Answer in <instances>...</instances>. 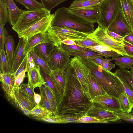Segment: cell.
Instances as JSON below:
<instances>
[{
    "mask_svg": "<svg viewBox=\"0 0 133 133\" xmlns=\"http://www.w3.org/2000/svg\"><path fill=\"white\" fill-rule=\"evenodd\" d=\"M65 76L64 90L56 114L79 118L87 115L94 104L93 100L88 93L82 91L79 80L70 65L65 71Z\"/></svg>",
    "mask_w": 133,
    "mask_h": 133,
    "instance_id": "6da1fadb",
    "label": "cell"
},
{
    "mask_svg": "<svg viewBox=\"0 0 133 133\" xmlns=\"http://www.w3.org/2000/svg\"><path fill=\"white\" fill-rule=\"evenodd\" d=\"M83 63L89 69L92 78L110 95L117 98L124 91L120 79L114 73L108 71L89 58H81Z\"/></svg>",
    "mask_w": 133,
    "mask_h": 133,
    "instance_id": "7a4b0ae2",
    "label": "cell"
},
{
    "mask_svg": "<svg viewBox=\"0 0 133 133\" xmlns=\"http://www.w3.org/2000/svg\"><path fill=\"white\" fill-rule=\"evenodd\" d=\"M52 26L68 28L81 32L90 34L94 31V23L84 21L70 13L64 7L55 12L51 22Z\"/></svg>",
    "mask_w": 133,
    "mask_h": 133,
    "instance_id": "3957f363",
    "label": "cell"
},
{
    "mask_svg": "<svg viewBox=\"0 0 133 133\" xmlns=\"http://www.w3.org/2000/svg\"><path fill=\"white\" fill-rule=\"evenodd\" d=\"M54 46L61 47L62 41L67 39L75 40H82L89 38L90 34L77 31L65 27L50 26L47 31Z\"/></svg>",
    "mask_w": 133,
    "mask_h": 133,
    "instance_id": "277c9868",
    "label": "cell"
},
{
    "mask_svg": "<svg viewBox=\"0 0 133 133\" xmlns=\"http://www.w3.org/2000/svg\"><path fill=\"white\" fill-rule=\"evenodd\" d=\"M97 6L99 12L98 23L107 29L121 7L120 0H102Z\"/></svg>",
    "mask_w": 133,
    "mask_h": 133,
    "instance_id": "5b68a950",
    "label": "cell"
},
{
    "mask_svg": "<svg viewBox=\"0 0 133 133\" xmlns=\"http://www.w3.org/2000/svg\"><path fill=\"white\" fill-rule=\"evenodd\" d=\"M50 12L43 8L33 11L25 10L12 29L18 34L51 14Z\"/></svg>",
    "mask_w": 133,
    "mask_h": 133,
    "instance_id": "8992f818",
    "label": "cell"
},
{
    "mask_svg": "<svg viewBox=\"0 0 133 133\" xmlns=\"http://www.w3.org/2000/svg\"><path fill=\"white\" fill-rule=\"evenodd\" d=\"M107 30L98 24L94 31L89 34V37L102 44L109 46L122 56H128L124 50L125 44L124 42L117 41L112 38L107 34Z\"/></svg>",
    "mask_w": 133,
    "mask_h": 133,
    "instance_id": "52a82bcc",
    "label": "cell"
},
{
    "mask_svg": "<svg viewBox=\"0 0 133 133\" xmlns=\"http://www.w3.org/2000/svg\"><path fill=\"white\" fill-rule=\"evenodd\" d=\"M70 57L69 53L61 47L55 46L47 62L52 70L64 71L70 65Z\"/></svg>",
    "mask_w": 133,
    "mask_h": 133,
    "instance_id": "ba28073f",
    "label": "cell"
},
{
    "mask_svg": "<svg viewBox=\"0 0 133 133\" xmlns=\"http://www.w3.org/2000/svg\"><path fill=\"white\" fill-rule=\"evenodd\" d=\"M70 65L79 80L81 89L84 92L88 93L89 80L88 74L89 69L82 62L79 57H74L71 58Z\"/></svg>",
    "mask_w": 133,
    "mask_h": 133,
    "instance_id": "9c48e42d",
    "label": "cell"
},
{
    "mask_svg": "<svg viewBox=\"0 0 133 133\" xmlns=\"http://www.w3.org/2000/svg\"><path fill=\"white\" fill-rule=\"evenodd\" d=\"M54 14H50L29 27L18 34L19 38H27L29 39L34 35L40 33L47 32L51 26Z\"/></svg>",
    "mask_w": 133,
    "mask_h": 133,
    "instance_id": "30bf717a",
    "label": "cell"
},
{
    "mask_svg": "<svg viewBox=\"0 0 133 133\" xmlns=\"http://www.w3.org/2000/svg\"><path fill=\"white\" fill-rule=\"evenodd\" d=\"M87 115L98 119L101 123H107L110 122L121 121L119 117L114 112L107 110L95 103H94Z\"/></svg>",
    "mask_w": 133,
    "mask_h": 133,
    "instance_id": "8fae6325",
    "label": "cell"
},
{
    "mask_svg": "<svg viewBox=\"0 0 133 133\" xmlns=\"http://www.w3.org/2000/svg\"><path fill=\"white\" fill-rule=\"evenodd\" d=\"M107 30L124 37L133 31L125 18L121 6L115 18Z\"/></svg>",
    "mask_w": 133,
    "mask_h": 133,
    "instance_id": "7c38bea8",
    "label": "cell"
},
{
    "mask_svg": "<svg viewBox=\"0 0 133 133\" xmlns=\"http://www.w3.org/2000/svg\"><path fill=\"white\" fill-rule=\"evenodd\" d=\"M68 10L71 13L86 22L93 23H98L99 18V10L97 6Z\"/></svg>",
    "mask_w": 133,
    "mask_h": 133,
    "instance_id": "4fadbf2b",
    "label": "cell"
},
{
    "mask_svg": "<svg viewBox=\"0 0 133 133\" xmlns=\"http://www.w3.org/2000/svg\"><path fill=\"white\" fill-rule=\"evenodd\" d=\"M10 101L14 105H19L30 111L37 105L19 87H15Z\"/></svg>",
    "mask_w": 133,
    "mask_h": 133,
    "instance_id": "5bb4252c",
    "label": "cell"
},
{
    "mask_svg": "<svg viewBox=\"0 0 133 133\" xmlns=\"http://www.w3.org/2000/svg\"><path fill=\"white\" fill-rule=\"evenodd\" d=\"M28 40L27 38H19L15 50L10 74H13L16 71L27 54L26 49Z\"/></svg>",
    "mask_w": 133,
    "mask_h": 133,
    "instance_id": "9a60e30c",
    "label": "cell"
},
{
    "mask_svg": "<svg viewBox=\"0 0 133 133\" xmlns=\"http://www.w3.org/2000/svg\"><path fill=\"white\" fill-rule=\"evenodd\" d=\"M92 100L94 103L98 104L108 110L114 112L121 111L118 98L107 93L95 97Z\"/></svg>",
    "mask_w": 133,
    "mask_h": 133,
    "instance_id": "2e32d148",
    "label": "cell"
},
{
    "mask_svg": "<svg viewBox=\"0 0 133 133\" xmlns=\"http://www.w3.org/2000/svg\"><path fill=\"white\" fill-rule=\"evenodd\" d=\"M28 86L34 90L37 87H41L46 84V82L42 75L40 67L38 65L35 68L27 72Z\"/></svg>",
    "mask_w": 133,
    "mask_h": 133,
    "instance_id": "e0dca14e",
    "label": "cell"
},
{
    "mask_svg": "<svg viewBox=\"0 0 133 133\" xmlns=\"http://www.w3.org/2000/svg\"><path fill=\"white\" fill-rule=\"evenodd\" d=\"M15 78L13 74H3L0 72V79L2 89L4 91L6 98L10 101L15 87Z\"/></svg>",
    "mask_w": 133,
    "mask_h": 133,
    "instance_id": "ac0fdd59",
    "label": "cell"
},
{
    "mask_svg": "<svg viewBox=\"0 0 133 133\" xmlns=\"http://www.w3.org/2000/svg\"><path fill=\"white\" fill-rule=\"evenodd\" d=\"M40 72L46 82L45 84L54 96L58 107L62 100V95L51 74L46 72L41 68Z\"/></svg>",
    "mask_w": 133,
    "mask_h": 133,
    "instance_id": "d6986e66",
    "label": "cell"
},
{
    "mask_svg": "<svg viewBox=\"0 0 133 133\" xmlns=\"http://www.w3.org/2000/svg\"><path fill=\"white\" fill-rule=\"evenodd\" d=\"M48 42H52L47 32L36 34L29 39L26 49V52L28 53L33 51L36 46L41 44Z\"/></svg>",
    "mask_w": 133,
    "mask_h": 133,
    "instance_id": "ffe728a7",
    "label": "cell"
},
{
    "mask_svg": "<svg viewBox=\"0 0 133 133\" xmlns=\"http://www.w3.org/2000/svg\"><path fill=\"white\" fill-rule=\"evenodd\" d=\"M6 4L8 13V21L13 26L25 10L18 8L13 0H7Z\"/></svg>",
    "mask_w": 133,
    "mask_h": 133,
    "instance_id": "44dd1931",
    "label": "cell"
},
{
    "mask_svg": "<svg viewBox=\"0 0 133 133\" xmlns=\"http://www.w3.org/2000/svg\"><path fill=\"white\" fill-rule=\"evenodd\" d=\"M55 47L52 42H45L36 46L33 51L47 62L54 50Z\"/></svg>",
    "mask_w": 133,
    "mask_h": 133,
    "instance_id": "7402d4cb",
    "label": "cell"
},
{
    "mask_svg": "<svg viewBox=\"0 0 133 133\" xmlns=\"http://www.w3.org/2000/svg\"><path fill=\"white\" fill-rule=\"evenodd\" d=\"M121 6L125 18L133 31V0H120Z\"/></svg>",
    "mask_w": 133,
    "mask_h": 133,
    "instance_id": "603a6c76",
    "label": "cell"
},
{
    "mask_svg": "<svg viewBox=\"0 0 133 133\" xmlns=\"http://www.w3.org/2000/svg\"><path fill=\"white\" fill-rule=\"evenodd\" d=\"M87 48L105 56L106 58H108L109 57H116L121 56L111 48L104 44L89 47Z\"/></svg>",
    "mask_w": 133,
    "mask_h": 133,
    "instance_id": "cb8c5ba5",
    "label": "cell"
},
{
    "mask_svg": "<svg viewBox=\"0 0 133 133\" xmlns=\"http://www.w3.org/2000/svg\"><path fill=\"white\" fill-rule=\"evenodd\" d=\"M89 80L88 92L93 100L95 97L105 94V91L91 76L88 74Z\"/></svg>",
    "mask_w": 133,
    "mask_h": 133,
    "instance_id": "d4e9b609",
    "label": "cell"
},
{
    "mask_svg": "<svg viewBox=\"0 0 133 133\" xmlns=\"http://www.w3.org/2000/svg\"><path fill=\"white\" fill-rule=\"evenodd\" d=\"M5 46L10 72L13 64L15 52L14 40L11 35H8L7 37L5 42Z\"/></svg>",
    "mask_w": 133,
    "mask_h": 133,
    "instance_id": "484cf974",
    "label": "cell"
},
{
    "mask_svg": "<svg viewBox=\"0 0 133 133\" xmlns=\"http://www.w3.org/2000/svg\"><path fill=\"white\" fill-rule=\"evenodd\" d=\"M114 73L133 92V76L129 71L119 68L116 69Z\"/></svg>",
    "mask_w": 133,
    "mask_h": 133,
    "instance_id": "4316f807",
    "label": "cell"
},
{
    "mask_svg": "<svg viewBox=\"0 0 133 133\" xmlns=\"http://www.w3.org/2000/svg\"><path fill=\"white\" fill-rule=\"evenodd\" d=\"M102 0H74L68 10L97 6Z\"/></svg>",
    "mask_w": 133,
    "mask_h": 133,
    "instance_id": "83f0119b",
    "label": "cell"
},
{
    "mask_svg": "<svg viewBox=\"0 0 133 133\" xmlns=\"http://www.w3.org/2000/svg\"><path fill=\"white\" fill-rule=\"evenodd\" d=\"M121 111L126 112H130L133 108V103L124 90L117 98Z\"/></svg>",
    "mask_w": 133,
    "mask_h": 133,
    "instance_id": "f1b7e54d",
    "label": "cell"
},
{
    "mask_svg": "<svg viewBox=\"0 0 133 133\" xmlns=\"http://www.w3.org/2000/svg\"><path fill=\"white\" fill-rule=\"evenodd\" d=\"M65 71L52 70L51 74L62 96L65 86Z\"/></svg>",
    "mask_w": 133,
    "mask_h": 133,
    "instance_id": "f546056e",
    "label": "cell"
},
{
    "mask_svg": "<svg viewBox=\"0 0 133 133\" xmlns=\"http://www.w3.org/2000/svg\"><path fill=\"white\" fill-rule=\"evenodd\" d=\"M112 59L120 68L131 69L133 66V57L123 56L116 57H112Z\"/></svg>",
    "mask_w": 133,
    "mask_h": 133,
    "instance_id": "4dcf8cb0",
    "label": "cell"
},
{
    "mask_svg": "<svg viewBox=\"0 0 133 133\" xmlns=\"http://www.w3.org/2000/svg\"><path fill=\"white\" fill-rule=\"evenodd\" d=\"M30 112L31 115L39 120L53 114L40 104H37Z\"/></svg>",
    "mask_w": 133,
    "mask_h": 133,
    "instance_id": "1f68e13d",
    "label": "cell"
},
{
    "mask_svg": "<svg viewBox=\"0 0 133 133\" xmlns=\"http://www.w3.org/2000/svg\"><path fill=\"white\" fill-rule=\"evenodd\" d=\"M25 6L29 11H33L43 8L41 3L36 0H15Z\"/></svg>",
    "mask_w": 133,
    "mask_h": 133,
    "instance_id": "d6a6232c",
    "label": "cell"
},
{
    "mask_svg": "<svg viewBox=\"0 0 133 133\" xmlns=\"http://www.w3.org/2000/svg\"><path fill=\"white\" fill-rule=\"evenodd\" d=\"M39 88L41 96V100L39 104L54 114V112L52 106L46 95L45 84L43 85Z\"/></svg>",
    "mask_w": 133,
    "mask_h": 133,
    "instance_id": "836d02e7",
    "label": "cell"
},
{
    "mask_svg": "<svg viewBox=\"0 0 133 133\" xmlns=\"http://www.w3.org/2000/svg\"><path fill=\"white\" fill-rule=\"evenodd\" d=\"M69 54L70 57H79L81 58H90L101 56L99 54L88 49L84 50L70 52Z\"/></svg>",
    "mask_w": 133,
    "mask_h": 133,
    "instance_id": "e575fe53",
    "label": "cell"
},
{
    "mask_svg": "<svg viewBox=\"0 0 133 133\" xmlns=\"http://www.w3.org/2000/svg\"><path fill=\"white\" fill-rule=\"evenodd\" d=\"M0 72L3 74L10 73L9 63L4 50H0Z\"/></svg>",
    "mask_w": 133,
    "mask_h": 133,
    "instance_id": "d590c367",
    "label": "cell"
},
{
    "mask_svg": "<svg viewBox=\"0 0 133 133\" xmlns=\"http://www.w3.org/2000/svg\"><path fill=\"white\" fill-rule=\"evenodd\" d=\"M29 52L33 57L36 65H39L41 68L46 72L51 74L52 70L45 60L37 55L33 51Z\"/></svg>",
    "mask_w": 133,
    "mask_h": 133,
    "instance_id": "8d00e7d4",
    "label": "cell"
},
{
    "mask_svg": "<svg viewBox=\"0 0 133 133\" xmlns=\"http://www.w3.org/2000/svg\"><path fill=\"white\" fill-rule=\"evenodd\" d=\"M8 19V13L6 3L0 0V24L4 26Z\"/></svg>",
    "mask_w": 133,
    "mask_h": 133,
    "instance_id": "74e56055",
    "label": "cell"
},
{
    "mask_svg": "<svg viewBox=\"0 0 133 133\" xmlns=\"http://www.w3.org/2000/svg\"><path fill=\"white\" fill-rule=\"evenodd\" d=\"M43 8L50 11L61 3L69 0H40Z\"/></svg>",
    "mask_w": 133,
    "mask_h": 133,
    "instance_id": "f35d334b",
    "label": "cell"
},
{
    "mask_svg": "<svg viewBox=\"0 0 133 133\" xmlns=\"http://www.w3.org/2000/svg\"><path fill=\"white\" fill-rule=\"evenodd\" d=\"M75 41L76 44L87 48L89 47L102 44L95 40L90 38L87 39Z\"/></svg>",
    "mask_w": 133,
    "mask_h": 133,
    "instance_id": "ab89813d",
    "label": "cell"
},
{
    "mask_svg": "<svg viewBox=\"0 0 133 133\" xmlns=\"http://www.w3.org/2000/svg\"><path fill=\"white\" fill-rule=\"evenodd\" d=\"M45 90L47 97L52 106L54 114H56L57 107L56 101L52 92L46 84H45Z\"/></svg>",
    "mask_w": 133,
    "mask_h": 133,
    "instance_id": "60d3db41",
    "label": "cell"
},
{
    "mask_svg": "<svg viewBox=\"0 0 133 133\" xmlns=\"http://www.w3.org/2000/svg\"><path fill=\"white\" fill-rule=\"evenodd\" d=\"M61 47L65 51L68 53L71 52L85 50L87 48L77 44L75 45H68L62 43Z\"/></svg>",
    "mask_w": 133,
    "mask_h": 133,
    "instance_id": "b9f144b4",
    "label": "cell"
},
{
    "mask_svg": "<svg viewBox=\"0 0 133 133\" xmlns=\"http://www.w3.org/2000/svg\"><path fill=\"white\" fill-rule=\"evenodd\" d=\"M8 35L6 29L0 24V50H4L5 41Z\"/></svg>",
    "mask_w": 133,
    "mask_h": 133,
    "instance_id": "7bdbcfd3",
    "label": "cell"
},
{
    "mask_svg": "<svg viewBox=\"0 0 133 133\" xmlns=\"http://www.w3.org/2000/svg\"><path fill=\"white\" fill-rule=\"evenodd\" d=\"M19 88L31 99L35 102L34 99L35 92L34 90L29 87L28 84H24L22 83L21 84Z\"/></svg>",
    "mask_w": 133,
    "mask_h": 133,
    "instance_id": "ee69618b",
    "label": "cell"
},
{
    "mask_svg": "<svg viewBox=\"0 0 133 133\" xmlns=\"http://www.w3.org/2000/svg\"><path fill=\"white\" fill-rule=\"evenodd\" d=\"M29 52H28L24 59L16 71L13 74L16 78L20 73L25 70H26L27 66Z\"/></svg>",
    "mask_w": 133,
    "mask_h": 133,
    "instance_id": "f6af8a7d",
    "label": "cell"
},
{
    "mask_svg": "<svg viewBox=\"0 0 133 133\" xmlns=\"http://www.w3.org/2000/svg\"><path fill=\"white\" fill-rule=\"evenodd\" d=\"M121 119L133 122V115L130 112H126L121 111L114 112Z\"/></svg>",
    "mask_w": 133,
    "mask_h": 133,
    "instance_id": "bcb514c9",
    "label": "cell"
},
{
    "mask_svg": "<svg viewBox=\"0 0 133 133\" xmlns=\"http://www.w3.org/2000/svg\"><path fill=\"white\" fill-rule=\"evenodd\" d=\"M78 123H101L99 120L95 117L88 116L87 115L79 118Z\"/></svg>",
    "mask_w": 133,
    "mask_h": 133,
    "instance_id": "7dc6e473",
    "label": "cell"
},
{
    "mask_svg": "<svg viewBox=\"0 0 133 133\" xmlns=\"http://www.w3.org/2000/svg\"><path fill=\"white\" fill-rule=\"evenodd\" d=\"M112 60V59H104L101 66L105 70L109 71H110L111 70L114 68L115 66V64L111 62Z\"/></svg>",
    "mask_w": 133,
    "mask_h": 133,
    "instance_id": "c3c4849f",
    "label": "cell"
},
{
    "mask_svg": "<svg viewBox=\"0 0 133 133\" xmlns=\"http://www.w3.org/2000/svg\"><path fill=\"white\" fill-rule=\"evenodd\" d=\"M26 72V69L22 71L15 78V87H19L24 78L27 76V75L25 74Z\"/></svg>",
    "mask_w": 133,
    "mask_h": 133,
    "instance_id": "681fc988",
    "label": "cell"
},
{
    "mask_svg": "<svg viewBox=\"0 0 133 133\" xmlns=\"http://www.w3.org/2000/svg\"><path fill=\"white\" fill-rule=\"evenodd\" d=\"M123 42L124 50L128 56L133 57V45L129 43L124 40Z\"/></svg>",
    "mask_w": 133,
    "mask_h": 133,
    "instance_id": "f907efd6",
    "label": "cell"
},
{
    "mask_svg": "<svg viewBox=\"0 0 133 133\" xmlns=\"http://www.w3.org/2000/svg\"><path fill=\"white\" fill-rule=\"evenodd\" d=\"M120 80L123 85L124 90L129 98L133 103V92L125 83L121 80Z\"/></svg>",
    "mask_w": 133,
    "mask_h": 133,
    "instance_id": "816d5d0a",
    "label": "cell"
},
{
    "mask_svg": "<svg viewBox=\"0 0 133 133\" xmlns=\"http://www.w3.org/2000/svg\"><path fill=\"white\" fill-rule=\"evenodd\" d=\"M107 34L115 40L122 42H123L124 37L112 32L107 30Z\"/></svg>",
    "mask_w": 133,
    "mask_h": 133,
    "instance_id": "f5cc1de1",
    "label": "cell"
},
{
    "mask_svg": "<svg viewBox=\"0 0 133 133\" xmlns=\"http://www.w3.org/2000/svg\"><path fill=\"white\" fill-rule=\"evenodd\" d=\"M102 56H95L91 57L90 58L94 60L98 65L101 66L104 59Z\"/></svg>",
    "mask_w": 133,
    "mask_h": 133,
    "instance_id": "db71d44e",
    "label": "cell"
},
{
    "mask_svg": "<svg viewBox=\"0 0 133 133\" xmlns=\"http://www.w3.org/2000/svg\"><path fill=\"white\" fill-rule=\"evenodd\" d=\"M124 40L133 45V31L124 37Z\"/></svg>",
    "mask_w": 133,
    "mask_h": 133,
    "instance_id": "11a10c76",
    "label": "cell"
},
{
    "mask_svg": "<svg viewBox=\"0 0 133 133\" xmlns=\"http://www.w3.org/2000/svg\"><path fill=\"white\" fill-rule=\"evenodd\" d=\"M62 43L68 45H75L76 44L75 40L71 39H67L62 41Z\"/></svg>",
    "mask_w": 133,
    "mask_h": 133,
    "instance_id": "9f6ffc18",
    "label": "cell"
},
{
    "mask_svg": "<svg viewBox=\"0 0 133 133\" xmlns=\"http://www.w3.org/2000/svg\"><path fill=\"white\" fill-rule=\"evenodd\" d=\"M15 105L19 108L25 115L28 116L29 117L31 115L30 111L28 110L23 108L18 104H16Z\"/></svg>",
    "mask_w": 133,
    "mask_h": 133,
    "instance_id": "6f0895ef",
    "label": "cell"
},
{
    "mask_svg": "<svg viewBox=\"0 0 133 133\" xmlns=\"http://www.w3.org/2000/svg\"><path fill=\"white\" fill-rule=\"evenodd\" d=\"M36 66L37 65L34 60L30 62H28L27 66L26 69V72L29 70L35 68Z\"/></svg>",
    "mask_w": 133,
    "mask_h": 133,
    "instance_id": "680465c9",
    "label": "cell"
},
{
    "mask_svg": "<svg viewBox=\"0 0 133 133\" xmlns=\"http://www.w3.org/2000/svg\"><path fill=\"white\" fill-rule=\"evenodd\" d=\"M34 99L35 102L37 104H39L41 100V95L35 93L34 94Z\"/></svg>",
    "mask_w": 133,
    "mask_h": 133,
    "instance_id": "91938a15",
    "label": "cell"
},
{
    "mask_svg": "<svg viewBox=\"0 0 133 133\" xmlns=\"http://www.w3.org/2000/svg\"><path fill=\"white\" fill-rule=\"evenodd\" d=\"M131 69V70L129 71L133 76V66H132Z\"/></svg>",
    "mask_w": 133,
    "mask_h": 133,
    "instance_id": "94428289",
    "label": "cell"
},
{
    "mask_svg": "<svg viewBox=\"0 0 133 133\" xmlns=\"http://www.w3.org/2000/svg\"><path fill=\"white\" fill-rule=\"evenodd\" d=\"M0 0L1 1H2V2H4L6 3L7 0Z\"/></svg>",
    "mask_w": 133,
    "mask_h": 133,
    "instance_id": "6125c7cd",
    "label": "cell"
},
{
    "mask_svg": "<svg viewBox=\"0 0 133 133\" xmlns=\"http://www.w3.org/2000/svg\"><path fill=\"white\" fill-rule=\"evenodd\" d=\"M131 113L133 115V110H132Z\"/></svg>",
    "mask_w": 133,
    "mask_h": 133,
    "instance_id": "be15d7a7",
    "label": "cell"
}]
</instances>
